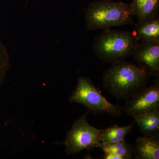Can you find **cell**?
I'll use <instances>...</instances> for the list:
<instances>
[{
  "instance_id": "cell-1",
  "label": "cell",
  "mask_w": 159,
  "mask_h": 159,
  "mask_svg": "<svg viewBox=\"0 0 159 159\" xmlns=\"http://www.w3.org/2000/svg\"><path fill=\"white\" fill-rule=\"evenodd\" d=\"M150 77L136 64L120 61L104 71L102 86L114 98L126 100L146 86Z\"/></svg>"
},
{
  "instance_id": "cell-2",
  "label": "cell",
  "mask_w": 159,
  "mask_h": 159,
  "mask_svg": "<svg viewBox=\"0 0 159 159\" xmlns=\"http://www.w3.org/2000/svg\"><path fill=\"white\" fill-rule=\"evenodd\" d=\"M130 3L100 0L92 2L84 11L86 29H110L134 24Z\"/></svg>"
},
{
  "instance_id": "cell-3",
  "label": "cell",
  "mask_w": 159,
  "mask_h": 159,
  "mask_svg": "<svg viewBox=\"0 0 159 159\" xmlns=\"http://www.w3.org/2000/svg\"><path fill=\"white\" fill-rule=\"evenodd\" d=\"M138 42L132 31L106 29L94 38L93 51L99 59L112 63L131 56Z\"/></svg>"
},
{
  "instance_id": "cell-4",
  "label": "cell",
  "mask_w": 159,
  "mask_h": 159,
  "mask_svg": "<svg viewBox=\"0 0 159 159\" xmlns=\"http://www.w3.org/2000/svg\"><path fill=\"white\" fill-rule=\"evenodd\" d=\"M69 100L84 106L89 112L95 115L107 113L119 117L122 114V107L109 102L92 80L84 76L78 78L76 89Z\"/></svg>"
},
{
  "instance_id": "cell-5",
  "label": "cell",
  "mask_w": 159,
  "mask_h": 159,
  "mask_svg": "<svg viewBox=\"0 0 159 159\" xmlns=\"http://www.w3.org/2000/svg\"><path fill=\"white\" fill-rule=\"evenodd\" d=\"M89 113L88 111L77 119L67 134L64 145L68 155L79 153L85 149L99 148L101 129L89 124L87 119Z\"/></svg>"
},
{
  "instance_id": "cell-6",
  "label": "cell",
  "mask_w": 159,
  "mask_h": 159,
  "mask_svg": "<svg viewBox=\"0 0 159 159\" xmlns=\"http://www.w3.org/2000/svg\"><path fill=\"white\" fill-rule=\"evenodd\" d=\"M125 101L122 111L130 116L159 109V77L156 78L153 84L146 86Z\"/></svg>"
},
{
  "instance_id": "cell-7",
  "label": "cell",
  "mask_w": 159,
  "mask_h": 159,
  "mask_svg": "<svg viewBox=\"0 0 159 159\" xmlns=\"http://www.w3.org/2000/svg\"><path fill=\"white\" fill-rule=\"evenodd\" d=\"M131 56L150 77H159V42H138Z\"/></svg>"
},
{
  "instance_id": "cell-8",
  "label": "cell",
  "mask_w": 159,
  "mask_h": 159,
  "mask_svg": "<svg viewBox=\"0 0 159 159\" xmlns=\"http://www.w3.org/2000/svg\"><path fill=\"white\" fill-rule=\"evenodd\" d=\"M134 157L137 159H159V134L143 135L133 145Z\"/></svg>"
},
{
  "instance_id": "cell-9",
  "label": "cell",
  "mask_w": 159,
  "mask_h": 159,
  "mask_svg": "<svg viewBox=\"0 0 159 159\" xmlns=\"http://www.w3.org/2000/svg\"><path fill=\"white\" fill-rule=\"evenodd\" d=\"M132 31L138 41L159 42L158 13L138 20Z\"/></svg>"
},
{
  "instance_id": "cell-10",
  "label": "cell",
  "mask_w": 159,
  "mask_h": 159,
  "mask_svg": "<svg viewBox=\"0 0 159 159\" xmlns=\"http://www.w3.org/2000/svg\"><path fill=\"white\" fill-rule=\"evenodd\" d=\"M144 135L159 134V109L132 116Z\"/></svg>"
},
{
  "instance_id": "cell-11",
  "label": "cell",
  "mask_w": 159,
  "mask_h": 159,
  "mask_svg": "<svg viewBox=\"0 0 159 159\" xmlns=\"http://www.w3.org/2000/svg\"><path fill=\"white\" fill-rule=\"evenodd\" d=\"M134 123L135 122L124 126H119L116 124L108 128L101 129L99 148L124 140L127 134L132 129Z\"/></svg>"
},
{
  "instance_id": "cell-12",
  "label": "cell",
  "mask_w": 159,
  "mask_h": 159,
  "mask_svg": "<svg viewBox=\"0 0 159 159\" xmlns=\"http://www.w3.org/2000/svg\"><path fill=\"white\" fill-rule=\"evenodd\" d=\"M130 4L133 13L138 20L158 13L159 0H132Z\"/></svg>"
},
{
  "instance_id": "cell-13",
  "label": "cell",
  "mask_w": 159,
  "mask_h": 159,
  "mask_svg": "<svg viewBox=\"0 0 159 159\" xmlns=\"http://www.w3.org/2000/svg\"><path fill=\"white\" fill-rule=\"evenodd\" d=\"M99 148L104 154L115 155L120 159H131L134 157L133 145L126 142L125 139L113 144L103 145Z\"/></svg>"
},
{
  "instance_id": "cell-14",
  "label": "cell",
  "mask_w": 159,
  "mask_h": 159,
  "mask_svg": "<svg viewBox=\"0 0 159 159\" xmlns=\"http://www.w3.org/2000/svg\"><path fill=\"white\" fill-rule=\"evenodd\" d=\"M7 49L0 40V87L2 84L10 66Z\"/></svg>"
}]
</instances>
